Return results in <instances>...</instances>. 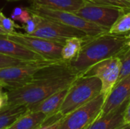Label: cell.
<instances>
[{"label":"cell","instance_id":"obj_27","mask_svg":"<svg viewBox=\"0 0 130 129\" xmlns=\"http://www.w3.org/2000/svg\"><path fill=\"white\" fill-rule=\"evenodd\" d=\"M123 121H124V125L130 124V99L129 100V101L126 104V109L124 110Z\"/></svg>","mask_w":130,"mask_h":129},{"label":"cell","instance_id":"obj_17","mask_svg":"<svg viewBox=\"0 0 130 129\" xmlns=\"http://www.w3.org/2000/svg\"><path fill=\"white\" fill-rule=\"evenodd\" d=\"M27 111L24 106L8 105L0 111V129H7Z\"/></svg>","mask_w":130,"mask_h":129},{"label":"cell","instance_id":"obj_4","mask_svg":"<svg viewBox=\"0 0 130 129\" xmlns=\"http://www.w3.org/2000/svg\"><path fill=\"white\" fill-rule=\"evenodd\" d=\"M26 8L32 14H36L41 17L72 27L85 33L88 36L91 37L109 32V30L93 24L74 12L52 9L34 5Z\"/></svg>","mask_w":130,"mask_h":129},{"label":"cell","instance_id":"obj_25","mask_svg":"<svg viewBox=\"0 0 130 129\" xmlns=\"http://www.w3.org/2000/svg\"><path fill=\"white\" fill-rule=\"evenodd\" d=\"M62 116L57 113L49 120H47L45 123H43L41 126H40L37 129H56Z\"/></svg>","mask_w":130,"mask_h":129},{"label":"cell","instance_id":"obj_16","mask_svg":"<svg viewBox=\"0 0 130 129\" xmlns=\"http://www.w3.org/2000/svg\"><path fill=\"white\" fill-rule=\"evenodd\" d=\"M50 119L43 113L27 110L7 129H37Z\"/></svg>","mask_w":130,"mask_h":129},{"label":"cell","instance_id":"obj_7","mask_svg":"<svg viewBox=\"0 0 130 129\" xmlns=\"http://www.w3.org/2000/svg\"><path fill=\"white\" fill-rule=\"evenodd\" d=\"M126 9L118 6L100 5L85 1V4L74 13L93 24L110 30L117 19L125 13Z\"/></svg>","mask_w":130,"mask_h":129},{"label":"cell","instance_id":"obj_5","mask_svg":"<svg viewBox=\"0 0 130 129\" xmlns=\"http://www.w3.org/2000/svg\"><path fill=\"white\" fill-rule=\"evenodd\" d=\"M103 94L62 118L56 129H85L101 116L105 102Z\"/></svg>","mask_w":130,"mask_h":129},{"label":"cell","instance_id":"obj_14","mask_svg":"<svg viewBox=\"0 0 130 129\" xmlns=\"http://www.w3.org/2000/svg\"><path fill=\"white\" fill-rule=\"evenodd\" d=\"M128 101L117 109L106 115L100 116L85 129H119L121 128L124 125L123 113Z\"/></svg>","mask_w":130,"mask_h":129},{"label":"cell","instance_id":"obj_11","mask_svg":"<svg viewBox=\"0 0 130 129\" xmlns=\"http://www.w3.org/2000/svg\"><path fill=\"white\" fill-rule=\"evenodd\" d=\"M0 54L26 62L47 60L22 44L8 39L7 34H0Z\"/></svg>","mask_w":130,"mask_h":129},{"label":"cell","instance_id":"obj_21","mask_svg":"<svg viewBox=\"0 0 130 129\" xmlns=\"http://www.w3.org/2000/svg\"><path fill=\"white\" fill-rule=\"evenodd\" d=\"M30 62H26L21 59L11 58L2 54H0V68H3L5 67L9 66H14V65H24Z\"/></svg>","mask_w":130,"mask_h":129},{"label":"cell","instance_id":"obj_20","mask_svg":"<svg viewBox=\"0 0 130 129\" xmlns=\"http://www.w3.org/2000/svg\"><path fill=\"white\" fill-rule=\"evenodd\" d=\"M0 27L8 34H11L16 32L15 28H19L20 27L16 24L12 19L5 17L4 14L0 11Z\"/></svg>","mask_w":130,"mask_h":129},{"label":"cell","instance_id":"obj_26","mask_svg":"<svg viewBox=\"0 0 130 129\" xmlns=\"http://www.w3.org/2000/svg\"><path fill=\"white\" fill-rule=\"evenodd\" d=\"M8 104V93L4 92L2 90H0V111L7 106Z\"/></svg>","mask_w":130,"mask_h":129},{"label":"cell","instance_id":"obj_12","mask_svg":"<svg viewBox=\"0 0 130 129\" xmlns=\"http://www.w3.org/2000/svg\"><path fill=\"white\" fill-rule=\"evenodd\" d=\"M130 99V75L117 81L105 100L101 116L117 109Z\"/></svg>","mask_w":130,"mask_h":129},{"label":"cell","instance_id":"obj_33","mask_svg":"<svg viewBox=\"0 0 130 129\" xmlns=\"http://www.w3.org/2000/svg\"><path fill=\"white\" fill-rule=\"evenodd\" d=\"M129 2H130V0H129Z\"/></svg>","mask_w":130,"mask_h":129},{"label":"cell","instance_id":"obj_32","mask_svg":"<svg viewBox=\"0 0 130 129\" xmlns=\"http://www.w3.org/2000/svg\"><path fill=\"white\" fill-rule=\"evenodd\" d=\"M126 1H129V0H126Z\"/></svg>","mask_w":130,"mask_h":129},{"label":"cell","instance_id":"obj_18","mask_svg":"<svg viewBox=\"0 0 130 129\" xmlns=\"http://www.w3.org/2000/svg\"><path fill=\"white\" fill-rule=\"evenodd\" d=\"M88 38H82V37L68 38L66 40L62 49V52H61L62 59L67 62H69L72 59H73L78 55L82 45Z\"/></svg>","mask_w":130,"mask_h":129},{"label":"cell","instance_id":"obj_10","mask_svg":"<svg viewBox=\"0 0 130 129\" xmlns=\"http://www.w3.org/2000/svg\"><path fill=\"white\" fill-rule=\"evenodd\" d=\"M30 35L61 43L62 44H64L66 40L70 37H91L79 30L41 16H40L37 29Z\"/></svg>","mask_w":130,"mask_h":129},{"label":"cell","instance_id":"obj_30","mask_svg":"<svg viewBox=\"0 0 130 129\" xmlns=\"http://www.w3.org/2000/svg\"><path fill=\"white\" fill-rule=\"evenodd\" d=\"M0 34H2V35H6V34H8L3 29H2L1 27H0Z\"/></svg>","mask_w":130,"mask_h":129},{"label":"cell","instance_id":"obj_1","mask_svg":"<svg viewBox=\"0 0 130 129\" xmlns=\"http://www.w3.org/2000/svg\"><path fill=\"white\" fill-rule=\"evenodd\" d=\"M81 76L69 65V62L60 60L49 63L40 68L34 79L26 85L8 90L10 106L29 107L50 95L67 87Z\"/></svg>","mask_w":130,"mask_h":129},{"label":"cell","instance_id":"obj_31","mask_svg":"<svg viewBox=\"0 0 130 129\" xmlns=\"http://www.w3.org/2000/svg\"><path fill=\"white\" fill-rule=\"evenodd\" d=\"M2 89H3V87H2V86L0 84V90H2Z\"/></svg>","mask_w":130,"mask_h":129},{"label":"cell","instance_id":"obj_23","mask_svg":"<svg viewBox=\"0 0 130 129\" xmlns=\"http://www.w3.org/2000/svg\"><path fill=\"white\" fill-rule=\"evenodd\" d=\"M30 14H31L30 18L27 22H25L24 24V27H23V28L25 31V33L29 34V35L33 33L35 31V30L37 29L38 23H39V18H40L39 15L32 14V13H30Z\"/></svg>","mask_w":130,"mask_h":129},{"label":"cell","instance_id":"obj_2","mask_svg":"<svg viewBox=\"0 0 130 129\" xmlns=\"http://www.w3.org/2000/svg\"><path fill=\"white\" fill-rule=\"evenodd\" d=\"M125 35L109 32L89 37L82 45L78 55L69 62L70 67L78 74H82L96 63L104 59L122 57L128 50Z\"/></svg>","mask_w":130,"mask_h":129},{"label":"cell","instance_id":"obj_9","mask_svg":"<svg viewBox=\"0 0 130 129\" xmlns=\"http://www.w3.org/2000/svg\"><path fill=\"white\" fill-rule=\"evenodd\" d=\"M7 37L13 41L22 44L47 60H62L61 57V52L64 44L61 43L17 32L7 34Z\"/></svg>","mask_w":130,"mask_h":129},{"label":"cell","instance_id":"obj_6","mask_svg":"<svg viewBox=\"0 0 130 129\" xmlns=\"http://www.w3.org/2000/svg\"><path fill=\"white\" fill-rule=\"evenodd\" d=\"M53 62L56 61L43 60L0 68V84L8 90L23 87L34 81V75L40 68Z\"/></svg>","mask_w":130,"mask_h":129},{"label":"cell","instance_id":"obj_24","mask_svg":"<svg viewBox=\"0 0 130 129\" xmlns=\"http://www.w3.org/2000/svg\"><path fill=\"white\" fill-rule=\"evenodd\" d=\"M96 4L105 5H113L124 8H130V2L126 0H86Z\"/></svg>","mask_w":130,"mask_h":129},{"label":"cell","instance_id":"obj_19","mask_svg":"<svg viewBox=\"0 0 130 129\" xmlns=\"http://www.w3.org/2000/svg\"><path fill=\"white\" fill-rule=\"evenodd\" d=\"M130 31V11L124 13L110 28L109 33L115 34H123Z\"/></svg>","mask_w":130,"mask_h":129},{"label":"cell","instance_id":"obj_13","mask_svg":"<svg viewBox=\"0 0 130 129\" xmlns=\"http://www.w3.org/2000/svg\"><path fill=\"white\" fill-rule=\"evenodd\" d=\"M69 87L62 89L43 100L27 107V110L30 112H40L46 114L49 118H52L58 113L59 109L66 96Z\"/></svg>","mask_w":130,"mask_h":129},{"label":"cell","instance_id":"obj_8","mask_svg":"<svg viewBox=\"0 0 130 129\" xmlns=\"http://www.w3.org/2000/svg\"><path fill=\"white\" fill-rule=\"evenodd\" d=\"M121 66V57L114 56L96 63L81 76H94L99 78L101 82V94L107 98L118 81Z\"/></svg>","mask_w":130,"mask_h":129},{"label":"cell","instance_id":"obj_28","mask_svg":"<svg viewBox=\"0 0 130 129\" xmlns=\"http://www.w3.org/2000/svg\"><path fill=\"white\" fill-rule=\"evenodd\" d=\"M126 38H127V46L129 48V50H130V33H129L128 36H126Z\"/></svg>","mask_w":130,"mask_h":129},{"label":"cell","instance_id":"obj_22","mask_svg":"<svg viewBox=\"0 0 130 129\" xmlns=\"http://www.w3.org/2000/svg\"><path fill=\"white\" fill-rule=\"evenodd\" d=\"M122 66L118 81L130 75V50H128L122 57Z\"/></svg>","mask_w":130,"mask_h":129},{"label":"cell","instance_id":"obj_3","mask_svg":"<svg viewBox=\"0 0 130 129\" xmlns=\"http://www.w3.org/2000/svg\"><path fill=\"white\" fill-rule=\"evenodd\" d=\"M101 94V82L94 76H79L69 87L58 113L62 117Z\"/></svg>","mask_w":130,"mask_h":129},{"label":"cell","instance_id":"obj_29","mask_svg":"<svg viewBox=\"0 0 130 129\" xmlns=\"http://www.w3.org/2000/svg\"><path fill=\"white\" fill-rule=\"evenodd\" d=\"M119 129H130V124L129 125H124L123 126H122L121 128Z\"/></svg>","mask_w":130,"mask_h":129},{"label":"cell","instance_id":"obj_15","mask_svg":"<svg viewBox=\"0 0 130 129\" xmlns=\"http://www.w3.org/2000/svg\"><path fill=\"white\" fill-rule=\"evenodd\" d=\"M9 2L26 1L31 5H38L44 8L75 12L85 2L86 0H5Z\"/></svg>","mask_w":130,"mask_h":129}]
</instances>
